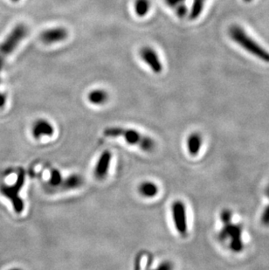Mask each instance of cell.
I'll use <instances>...</instances> for the list:
<instances>
[{"instance_id":"1","label":"cell","mask_w":269,"mask_h":270,"mask_svg":"<svg viewBox=\"0 0 269 270\" xmlns=\"http://www.w3.org/2000/svg\"><path fill=\"white\" fill-rule=\"evenodd\" d=\"M220 219L223 223V227L219 233V239L221 242L230 239V248L234 253H241L244 245L242 242V227L241 225L232 223V213L228 209L222 211Z\"/></svg>"},{"instance_id":"2","label":"cell","mask_w":269,"mask_h":270,"mask_svg":"<svg viewBox=\"0 0 269 270\" xmlns=\"http://www.w3.org/2000/svg\"><path fill=\"white\" fill-rule=\"evenodd\" d=\"M104 135L110 138L122 137L128 144L136 145L144 151H151L155 148L152 139L133 129H124L121 127H110L104 129Z\"/></svg>"},{"instance_id":"3","label":"cell","mask_w":269,"mask_h":270,"mask_svg":"<svg viewBox=\"0 0 269 270\" xmlns=\"http://www.w3.org/2000/svg\"><path fill=\"white\" fill-rule=\"evenodd\" d=\"M229 35L233 41L243 47L245 50L249 52L250 54L262 60L263 61L269 62L268 52L256 43L253 39L250 38L241 27L238 25H232L229 29Z\"/></svg>"},{"instance_id":"4","label":"cell","mask_w":269,"mask_h":270,"mask_svg":"<svg viewBox=\"0 0 269 270\" xmlns=\"http://www.w3.org/2000/svg\"><path fill=\"white\" fill-rule=\"evenodd\" d=\"M28 33V28L24 24H19L10 32L7 39L0 45V71L2 70L4 63L9 54L15 50L23 39Z\"/></svg>"},{"instance_id":"5","label":"cell","mask_w":269,"mask_h":270,"mask_svg":"<svg viewBox=\"0 0 269 270\" xmlns=\"http://www.w3.org/2000/svg\"><path fill=\"white\" fill-rule=\"evenodd\" d=\"M24 183H25V173L24 171H20L17 178V181L13 185H2L0 186V192L12 202L13 209L17 214H21L25 208L24 201L19 196V192L22 189Z\"/></svg>"},{"instance_id":"6","label":"cell","mask_w":269,"mask_h":270,"mask_svg":"<svg viewBox=\"0 0 269 270\" xmlns=\"http://www.w3.org/2000/svg\"><path fill=\"white\" fill-rule=\"evenodd\" d=\"M172 213L176 229L181 235H185L188 226L185 203L181 200L174 201L172 206Z\"/></svg>"},{"instance_id":"7","label":"cell","mask_w":269,"mask_h":270,"mask_svg":"<svg viewBox=\"0 0 269 270\" xmlns=\"http://www.w3.org/2000/svg\"><path fill=\"white\" fill-rule=\"evenodd\" d=\"M140 57L155 74H160L163 71V64L153 48L150 47H143L140 50Z\"/></svg>"},{"instance_id":"8","label":"cell","mask_w":269,"mask_h":270,"mask_svg":"<svg viewBox=\"0 0 269 270\" xmlns=\"http://www.w3.org/2000/svg\"><path fill=\"white\" fill-rule=\"evenodd\" d=\"M69 37V31L64 27H54L45 30L40 35L41 41L44 44L51 45L64 41Z\"/></svg>"},{"instance_id":"9","label":"cell","mask_w":269,"mask_h":270,"mask_svg":"<svg viewBox=\"0 0 269 270\" xmlns=\"http://www.w3.org/2000/svg\"><path fill=\"white\" fill-rule=\"evenodd\" d=\"M31 134L35 139H41L42 137H52L54 134V128L52 123L45 119H39L35 122L31 128Z\"/></svg>"},{"instance_id":"10","label":"cell","mask_w":269,"mask_h":270,"mask_svg":"<svg viewBox=\"0 0 269 270\" xmlns=\"http://www.w3.org/2000/svg\"><path fill=\"white\" fill-rule=\"evenodd\" d=\"M111 159H112V154L110 151H104L100 154L94 168V176L98 179H104L107 176L108 172L110 170Z\"/></svg>"},{"instance_id":"11","label":"cell","mask_w":269,"mask_h":270,"mask_svg":"<svg viewBox=\"0 0 269 270\" xmlns=\"http://www.w3.org/2000/svg\"><path fill=\"white\" fill-rule=\"evenodd\" d=\"M186 145L189 154L197 156L202 146V137L198 133H192L188 137Z\"/></svg>"},{"instance_id":"12","label":"cell","mask_w":269,"mask_h":270,"mask_svg":"<svg viewBox=\"0 0 269 270\" xmlns=\"http://www.w3.org/2000/svg\"><path fill=\"white\" fill-rule=\"evenodd\" d=\"M158 186L151 181H144L138 186V192L144 198H154L158 193Z\"/></svg>"},{"instance_id":"13","label":"cell","mask_w":269,"mask_h":270,"mask_svg":"<svg viewBox=\"0 0 269 270\" xmlns=\"http://www.w3.org/2000/svg\"><path fill=\"white\" fill-rule=\"evenodd\" d=\"M83 184V179L81 175L72 174L66 179H63L62 184L60 188L61 190H74L82 186Z\"/></svg>"},{"instance_id":"14","label":"cell","mask_w":269,"mask_h":270,"mask_svg":"<svg viewBox=\"0 0 269 270\" xmlns=\"http://www.w3.org/2000/svg\"><path fill=\"white\" fill-rule=\"evenodd\" d=\"M88 100L94 105H104L109 100V94L104 89H95L88 93Z\"/></svg>"},{"instance_id":"15","label":"cell","mask_w":269,"mask_h":270,"mask_svg":"<svg viewBox=\"0 0 269 270\" xmlns=\"http://www.w3.org/2000/svg\"><path fill=\"white\" fill-rule=\"evenodd\" d=\"M150 8V0H136L134 2V12L139 17L147 15Z\"/></svg>"},{"instance_id":"16","label":"cell","mask_w":269,"mask_h":270,"mask_svg":"<svg viewBox=\"0 0 269 270\" xmlns=\"http://www.w3.org/2000/svg\"><path fill=\"white\" fill-rule=\"evenodd\" d=\"M63 178L60 171L57 169H52L51 171L50 179L48 181V184L51 186V188H59L62 184Z\"/></svg>"},{"instance_id":"17","label":"cell","mask_w":269,"mask_h":270,"mask_svg":"<svg viewBox=\"0 0 269 270\" xmlns=\"http://www.w3.org/2000/svg\"><path fill=\"white\" fill-rule=\"evenodd\" d=\"M205 2H206V0H193L191 12V19H197V17L200 15Z\"/></svg>"},{"instance_id":"18","label":"cell","mask_w":269,"mask_h":270,"mask_svg":"<svg viewBox=\"0 0 269 270\" xmlns=\"http://www.w3.org/2000/svg\"><path fill=\"white\" fill-rule=\"evenodd\" d=\"M260 221L262 225L265 226H269V205L266 206L264 211H263L262 215L260 218Z\"/></svg>"},{"instance_id":"19","label":"cell","mask_w":269,"mask_h":270,"mask_svg":"<svg viewBox=\"0 0 269 270\" xmlns=\"http://www.w3.org/2000/svg\"><path fill=\"white\" fill-rule=\"evenodd\" d=\"M173 269V266H172V262L170 261H163L160 264L159 266L154 270H172Z\"/></svg>"},{"instance_id":"20","label":"cell","mask_w":269,"mask_h":270,"mask_svg":"<svg viewBox=\"0 0 269 270\" xmlns=\"http://www.w3.org/2000/svg\"><path fill=\"white\" fill-rule=\"evenodd\" d=\"M166 5L170 7H177L182 5L185 2V0H164Z\"/></svg>"},{"instance_id":"21","label":"cell","mask_w":269,"mask_h":270,"mask_svg":"<svg viewBox=\"0 0 269 270\" xmlns=\"http://www.w3.org/2000/svg\"><path fill=\"white\" fill-rule=\"evenodd\" d=\"M186 13H187V9H186V7H185L183 4L180 5V6H179V7H177V14H178L180 18L185 17Z\"/></svg>"},{"instance_id":"22","label":"cell","mask_w":269,"mask_h":270,"mask_svg":"<svg viewBox=\"0 0 269 270\" xmlns=\"http://www.w3.org/2000/svg\"><path fill=\"white\" fill-rule=\"evenodd\" d=\"M6 103H7L6 95L0 92V109H2L6 105Z\"/></svg>"},{"instance_id":"23","label":"cell","mask_w":269,"mask_h":270,"mask_svg":"<svg viewBox=\"0 0 269 270\" xmlns=\"http://www.w3.org/2000/svg\"><path fill=\"white\" fill-rule=\"evenodd\" d=\"M13 2H15V3H17V2H19V0H12Z\"/></svg>"},{"instance_id":"24","label":"cell","mask_w":269,"mask_h":270,"mask_svg":"<svg viewBox=\"0 0 269 270\" xmlns=\"http://www.w3.org/2000/svg\"><path fill=\"white\" fill-rule=\"evenodd\" d=\"M9 270H21V269H20V268H12V269H9Z\"/></svg>"},{"instance_id":"25","label":"cell","mask_w":269,"mask_h":270,"mask_svg":"<svg viewBox=\"0 0 269 270\" xmlns=\"http://www.w3.org/2000/svg\"><path fill=\"white\" fill-rule=\"evenodd\" d=\"M244 1H246V2H250L252 0H244Z\"/></svg>"},{"instance_id":"26","label":"cell","mask_w":269,"mask_h":270,"mask_svg":"<svg viewBox=\"0 0 269 270\" xmlns=\"http://www.w3.org/2000/svg\"><path fill=\"white\" fill-rule=\"evenodd\" d=\"M267 196L269 197V189L267 190Z\"/></svg>"}]
</instances>
